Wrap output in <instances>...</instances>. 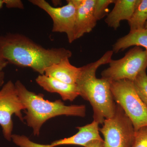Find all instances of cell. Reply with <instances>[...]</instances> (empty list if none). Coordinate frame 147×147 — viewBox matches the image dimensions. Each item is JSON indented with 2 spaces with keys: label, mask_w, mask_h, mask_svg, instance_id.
Wrapping results in <instances>:
<instances>
[{
  "label": "cell",
  "mask_w": 147,
  "mask_h": 147,
  "mask_svg": "<svg viewBox=\"0 0 147 147\" xmlns=\"http://www.w3.org/2000/svg\"><path fill=\"white\" fill-rule=\"evenodd\" d=\"M25 110V106L18 97L15 84L12 81H8L0 90V125L4 137L7 141L11 140L12 115L14 114L24 121L21 111Z\"/></svg>",
  "instance_id": "obj_7"
},
{
  "label": "cell",
  "mask_w": 147,
  "mask_h": 147,
  "mask_svg": "<svg viewBox=\"0 0 147 147\" xmlns=\"http://www.w3.org/2000/svg\"><path fill=\"white\" fill-rule=\"evenodd\" d=\"M109 67L101 72L102 78L110 82L126 80L133 82L139 73L147 68V51L134 46L123 57L111 60Z\"/></svg>",
  "instance_id": "obj_5"
},
{
  "label": "cell",
  "mask_w": 147,
  "mask_h": 147,
  "mask_svg": "<svg viewBox=\"0 0 147 147\" xmlns=\"http://www.w3.org/2000/svg\"><path fill=\"white\" fill-rule=\"evenodd\" d=\"M145 28L147 30V21L146 23V25H145Z\"/></svg>",
  "instance_id": "obj_24"
},
{
  "label": "cell",
  "mask_w": 147,
  "mask_h": 147,
  "mask_svg": "<svg viewBox=\"0 0 147 147\" xmlns=\"http://www.w3.org/2000/svg\"><path fill=\"white\" fill-rule=\"evenodd\" d=\"M147 21V0H139V3L128 22L130 31L145 28Z\"/></svg>",
  "instance_id": "obj_15"
},
{
  "label": "cell",
  "mask_w": 147,
  "mask_h": 147,
  "mask_svg": "<svg viewBox=\"0 0 147 147\" xmlns=\"http://www.w3.org/2000/svg\"><path fill=\"white\" fill-rule=\"evenodd\" d=\"M36 82L46 91L59 94L64 100L73 101L79 96L76 84H66L45 74L38 75Z\"/></svg>",
  "instance_id": "obj_11"
},
{
  "label": "cell",
  "mask_w": 147,
  "mask_h": 147,
  "mask_svg": "<svg viewBox=\"0 0 147 147\" xmlns=\"http://www.w3.org/2000/svg\"><path fill=\"white\" fill-rule=\"evenodd\" d=\"M9 63L5 59L0 55V72L2 71L3 69L5 68Z\"/></svg>",
  "instance_id": "obj_21"
},
{
  "label": "cell",
  "mask_w": 147,
  "mask_h": 147,
  "mask_svg": "<svg viewBox=\"0 0 147 147\" xmlns=\"http://www.w3.org/2000/svg\"><path fill=\"white\" fill-rule=\"evenodd\" d=\"M29 2L44 10L50 16L53 22L52 32L65 33L70 43L75 40L76 7L73 0H67V5L61 7L52 6L45 0H30Z\"/></svg>",
  "instance_id": "obj_8"
},
{
  "label": "cell",
  "mask_w": 147,
  "mask_h": 147,
  "mask_svg": "<svg viewBox=\"0 0 147 147\" xmlns=\"http://www.w3.org/2000/svg\"><path fill=\"white\" fill-rule=\"evenodd\" d=\"M144 47L147 51V30L145 28L129 31L128 34L117 40L113 44V53L123 51L131 46Z\"/></svg>",
  "instance_id": "obj_14"
},
{
  "label": "cell",
  "mask_w": 147,
  "mask_h": 147,
  "mask_svg": "<svg viewBox=\"0 0 147 147\" xmlns=\"http://www.w3.org/2000/svg\"><path fill=\"white\" fill-rule=\"evenodd\" d=\"M3 5H4V4L3 0H0V9L2 7Z\"/></svg>",
  "instance_id": "obj_23"
},
{
  "label": "cell",
  "mask_w": 147,
  "mask_h": 147,
  "mask_svg": "<svg viewBox=\"0 0 147 147\" xmlns=\"http://www.w3.org/2000/svg\"><path fill=\"white\" fill-rule=\"evenodd\" d=\"M114 100L133 124L135 131L147 126V105L137 94L133 82L126 79L111 82Z\"/></svg>",
  "instance_id": "obj_4"
},
{
  "label": "cell",
  "mask_w": 147,
  "mask_h": 147,
  "mask_svg": "<svg viewBox=\"0 0 147 147\" xmlns=\"http://www.w3.org/2000/svg\"><path fill=\"white\" fill-rule=\"evenodd\" d=\"M4 4L8 8H18L23 9L24 5L21 0H3Z\"/></svg>",
  "instance_id": "obj_19"
},
{
  "label": "cell",
  "mask_w": 147,
  "mask_h": 147,
  "mask_svg": "<svg viewBox=\"0 0 147 147\" xmlns=\"http://www.w3.org/2000/svg\"><path fill=\"white\" fill-rule=\"evenodd\" d=\"M132 82L137 94L147 105V74L146 70L139 73Z\"/></svg>",
  "instance_id": "obj_16"
},
{
  "label": "cell",
  "mask_w": 147,
  "mask_h": 147,
  "mask_svg": "<svg viewBox=\"0 0 147 147\" xmlns=\"http://www.w3.org/2000/svg\"><path fill=\"white\" fill-rule=\"evenodd\" d=\"M99 124L93 121L85 126L77 127L79 129L76 134L71 137L57 140L47 145V147H55L61 145H78L85 147L90 142L94 140H103L99 134Z\"/></svg>",
  "instance_id": "obj_10"
},
{
  "label": "cell",
  "mask_w": 147,
  "mask_h": 147,
  "mask_svg": "<svg viewBox=\"0 0 147 147\" xmlns=\"http://www.w3.org/2000/svg\"><path fill=\"white\" fill-rule=\"evenodd\" d=\"M84 147H103V140L92 141Z\"/></svg>",
  "instance_id": "obj_20"
},
{
  "label": "cell",
  "mask_w": 147,
  "mask_h": 147,
  "mask_svg": "<svg viewBox=\"0 0 147 147\" xmlns=\"http://www.w3.org/2000/svg\"><path fill=\"white\" fill-rule=\"evenodd\" d=\"M115 0H95L94 7V15L97 21L102 19L109 13L108 7L114 3Z\"/></svg>",
  "instance_id": "obj_17"
},
{
  "label": "cell",
  "mask_w": 147,
  "mask_h": 147,
  "mask_svg": "<svg viewBox=\"0 0 147 147\" xmlns=\"http://www.w3.org/2000/svg\"><path fill=\"white\" fill-rule=\"evenodd\" d=\"M15 84L19 99L25 107L24 120L33 129L35 136H38L40 128L46 121L57 116L65 115L84 117L85 105H66L61 100H45L42 94L30 91L19 80Z\"/></svg>",
  "instance_id": "obj_3"
},
{
  "label": "cell",
  "mask_w": 147,
  "mask_h": 147,
  "mask_svg": "<svg viewBox=\"0 0 147 147\" xmlns=\"http://www.w3.org/2000/svg\"><path fill=\"white\" fill-rule=\"evenodd\" d=\"M5 74L3 71L0 72V87L3 86L4 82Z\"/></svg>",
  "instance_id": "obj_22"
},
{
  "label": "cell",
  "mask_w": 147,
  "mask_h": 147,
  "mask_svg": "<svg viewBox=\"0 0 147 147\" xmlns=\"http://www.w3.org/2000/svg\"><path fill=\"white\" fill-rule=\"evenodd\" d=\"M73 1L76 7L74 28V38L76 40L91 32L96 26L97 20L94 15L95 0Z\"/></svg>",
  "instance_id": "obj_9"
},
{
  "label": "cell",
  "mask_w": 147,
  "mask_h": 147,
  "mask_svg": "<svg viewBox=\"0 0 147 147\" xmlns=\"http://www.w3.org/2000/svg\"><path fill=\"white\" fill-rule=\"evenodd\" d=\"M99 128L103 135V147H131L135 130L130 119L119 104L112 118L105 119Z\"/></svg>",
  "instance_id": "obj_6"
},
{
  "label": "cell",
  "mask_w": 147,
  "mask_h": 147,
  "mask_svg": "<svg viewBox=\"0 0 147 147\" xmlns=\"http://www.w3.org/2000/svg\"><path fill=\"white\" fill-rule=\"evenodd\" d=\"M81 72V67L70 63L69 58H65L59 62L54 63L46 68L44 74L66 84H76Z\"/></svg>",
  "instance_id": "obj_12"
},
{
  "label": "cell",
  "mask_w": 147,
  "mask_h": 147,
  "mask_svg": "<svg viewBox=\"0 0 147 147\" xmlns=\"http://www.w3.org/2000/svg\"><path fill=\"white\" fill-rule=\"evenodd\" d=\"M64 47L45 48L20 34L9 33L0 36V55L9 63L29 67L40 75L54 63L72 56Z\"/></svg>",
  "instance_id": "obj_1"
},
{
  "label": "cell",
  "mask_w": 147,
  "mask_h": 147,
  "mask_svg": "<svg viewBox=\"0 0 147 147\" xmlns=\"http://www.w3.org/2000/svg\"><path fill=\"white\" fill-rule=\"evenodd\" d=\"M139 0H115V6L105 18V23L108 26L117 30L121 21H128L131 18Z\"/></svg>",
  "instance_id": "obj_13"
},
{
  "label": "cell",
  "mask_w": 147,
  "mask_h": 147,
  "mask_svg": "<svg viewBox=\"0 0 147 147\" xmlns=\"http://www.w3.org/2000/svg\"><path fill=\"white\" fill-rule=\"evenodd\" d=\"M131 147H147V126L135 131L134 143Z\"/></svg>",
  "instance_id": "obj_18"
},
{
  "label": "cell",
  "mask_w": 147,
  "mask_h": 147,
  "mask_svg": "<svg viewBox=\"0 0 147 147\" xmlns=\"http://www.w3.org/2000/svg\"><path fill=\"white\" fill-rule=\"evenodd\" d=\"M113 53V50L108 51L97 61L81 67L76 83L79 96L90 102L93 110L94 121L99 124H103L105 119L112 118L115 112L116 103L111 90V82L104 78H97L96 75L99 67L109 63Z\"/></svg>",
  "instance_id": "obj_2"
}]
</instances>
